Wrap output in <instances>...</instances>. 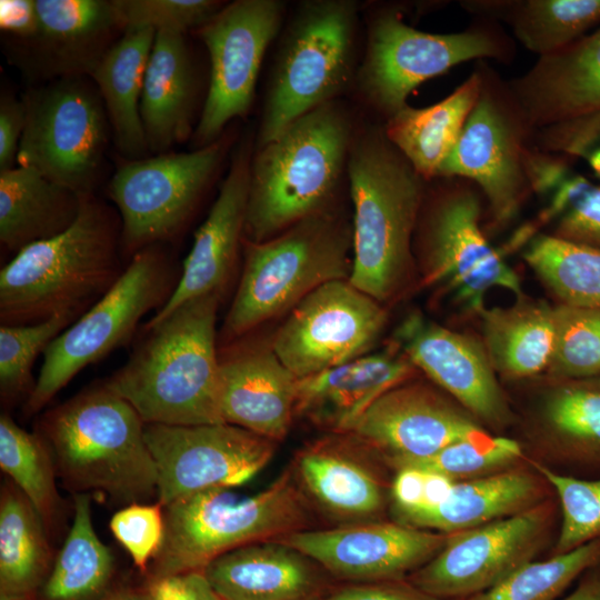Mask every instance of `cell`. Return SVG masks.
<instances>
[{
    "instance_id": "obj_1",
    "label": "cell",
    "mask_w": 600,
    "mask_h": 600,
    "mask_svg": "<svg viewBox=\"0 0 600 600\" xmlns=\"http://www.w3.org/2000/svg\"><path fill=\"white\" fill-rule=\"evenodd\" d=\"M219 293L191 299L157 323L106 383L146 424L223 422L219 411Z\"/></svg>"
},
{
    "instance_id": "obj_2",
    "label": "cell",
    "mask_w": 600,
    "mask_h": 600,
    "mask_svg": "<svg viewBox=\"0 0 600 600\" xmlns=\"http://www.w3.org/2000/svg\"><path fill=\"white\" fill-rule=\"evenodd\" d=\"M353 121L337 100L298 118L251 158L244 239L269 240L328 211L347 174Z\"/></svg>"
},
{
    "instance_id": "obj_3",
    "label": "cell",
    "mask_w": 600,
    "mask_h": 600,
    "mask_svg": "<svg viewBox=\"0 0 600 600\" xmlns=\"http://www.w3.org/2000/svg\"><path fill=\"white\" fill-rule=\"evenodd\" d=\"M146 423L106 381L47 411L40 421L63 483L74 493L100 491L122 503L158 493Z\"/></svg>"
},
{
    "instance_id": "obj_4",
    "label": "cell",
    "mask_w": 600,
    "mask_h": 600,
    "mask_svg": "<svg viewBox=\"0 0 600 600\" xmlns=\"http://www.w3.org/2000/svg\"><path fill=\"white\" fill-rule=\"evenodd\" d=\"M347 177L353 203L348 280L381 303L401 290L411 271L423 178L374 128L354 136Z\"/></svg>"
},
{
    "instance_id": "obj_5",
    "label": "cell",
    "mask_w": 600,
    "mask_h": 600,
    "mask_svg": "<svg viewBox=\"0 0 600 600\" xmlns=\"http://www.w3.org/2000/svg\"><path fill=\"white\" fill-rule=\"evenodd\" d=\"M122 271L114 220L86 194L66 231L23 248L1 269V324H32L61 314L78 319Z\"/></svg>"
},
{
    "instance_id": "obj_6",
    "label": "cell",
    "mask_w": 600,
    "mask_h": 600,
    "mask_svg": "<svg viewBox=\"0 0 600 600\" xmlns=\"http://www.w3.org/2000/svg\"><path fill=\"white\" fill-rule=\"evenodd\" d=\"M239 284L220 331L224 346L292 309L318 287L349 279L352 227L332 210L310 216L280 234L243 238Z\"/></svg>"
},
{
    "instance_id": "obj_7",
    "label": "cell",
    "mask_w": 600,
    "mask_h": 600,
    "mask_svg": "<svg viewBox=\"0 0 600 600\" xmlns=\"http://www.w3.org/2000/svg\"><path fill=\"white\" fill-rule=\"evenodd\" d=\"M164 510V537L152 560L151 578L203 571L243 546L304 530L309 511L290 471L251 494L211 488L188 494Z\"/></svg>"
},
{
    "instance_id": "obj_8",
    "label": "cell",
    "mask_w": 600,
    "mask_h": 600,
    "mask_svg": "<svg viewBox=\"0 0 600 600\" xmlns=\"http://www.w3.org/2000/svg\"><path fill=\"white\" fill-rule=\"evenodd\" d=\"M357 20L358 6L351 0L299 4L276 54L257 148L346 90L352 79Z\"/></svg>"
},
{
    "instance_id": "obj_9",
    "label": "cell",
    "mask_w": 600,
    "mask_h": 600,
    "mask_svg": "<svg viewBox=\"0 0 600 600\" xmlns=\"http://www.w3.org/2000/svg\"><path fill=\"white\" fill-rule=\"evenodd\" d=\"M174 287L171 266L154 246L134 253L109 291L47 347L26 412L41 410L82 369L127 343Z\"/></svg>"
},
{
    "instance_id": "obj_10",
    "label": "cell",
    "mask_w": 600,
    "mask_h": 600,
    "mask_svg": "<svg viewBox=\"0 0 600 600\" xmlns=\"http://www.w3.org/2000/svg\"><path fill=\"white\" fill-rule=\"evenodd\" d=\"M17 163L90 194L107 142L106 112L83 82L66 79L30 93Z\"/></svg>"
},
{
    "instance_id": "obj_11",
    "label": "cell",
    "mask_w": 600,
    "mask_h": 600,
    "mask_svg": "<svg viewBox=\"0 0 600 600\" xmlns=\"http://www.w3.org/2000/svg\"><path fill=\"white\" fill-rule=\"evenodd\" d=\"M499 52L496 39L486 31L429 33L406 24L397 13H381L368 32L358 84L370 106L390 118L422 82L460 62Z\"/></svg>"
},
{
    "instance_id": "obj_12",
    "label": "cell",
    "mask_w": 600,
    "mask_h": 600,
    "mask_svg": "<svg viewBox=\"0 0 600 600\" xmlns=\"http://www.w3.org/2000/svg\"><path fill=\"white\" fill-rule=\"evenodd\" d=\"M222 158L218 141L191 152L119 167L109 194L119 209L120 240L133 254L172 238L184 224Z\"/></svg>"
},
{
    "instance_id": "obj_13",
    "label": "cell",
    "mask_w": 600,
    "mask_h": 600,
    "mask_svg": "<svg viewBox=\"0 0 600 600\" xmlns=\"http://www.w3.org/2000/svg\"><path fill=\"white\" fill-rule=\"evenodd\" d=\"M387 319L379 301L347 279L333 280L291 309L270 344L300 379L369 353Z\"/></svg>"
},
{
    "instance_id": "obj_14",
    "label": "cell",
    "mask_w": 600,
    "mask_h": 600,
    "mask_svg": "<svg viewBox=\"0 0 600 600\" xmlns=\"http://www.w3.org/2000/svg\"><path fill=\"white\" fill-rule=\"evenodd\" d=\"M144 436L157 467V498L162 507L202 490L247 483L276 449V441L227 422L149 423Z\"/></svg>"
},
{
    "instance_id": "obj_15",
    "label": "cell",
    "mask_w": 600,
    "mask_h": 600,
    "mask_svg": "<svg viewBox=\"0 0 600 600\" xmlns=\"http://www.w3.org/2000/svg\"><path fill=\"white\" fill-rule=\"evenodd\" d=\"M284 4L277 0H238L200 28L209 52L210 83L196 139L216 142L223 128L250 109L264 53L277 37Z\"/></svg>"
},
{
    "instance_id": "obj_16",
    "label": "cell",
    "mask_w": 600,
    "mask_h": 600,
    "mask_svg": "<svg viewBox=\"0 0 600 600\" xmlns=\"http://www.w3.org/2000/svg\"><path fill=\"white\" fill-rule=\"evenodd\" d=\"M480 202L470 191H454L429 211L421 234L423 281L448 292L461 308L479 314L493 288L524 296L520 278L489 243L480 221Z\"/></svg>"
},
{
    "instance_id": "obj_17",
    "label": "cell",
    "mask_w": 600,
    "mask_h": 600,
    "mask_svg": "<svg viewBox=\"0 0 600 600\" xmlns=\"http://www.w3.org/2000/svg\"><path fill=\"white\" fill-rule=\"evenodd\" d=\"M514 91L530 123L551 127V149L584 157L600 142V26L541 57Z\"/></svg>"
},
{
    "instance_id": "obj_18",
    "label": "cell",
    "mask_w": 600,
    "mask_h": 600,
    "mask_svg": "<svg viewBox=\"0 0 600 600\" xmlns=\"http://www.w3.org/2000/svg\"><path fill=\"white\" fill-rule=\"evenodd\" d=\"M544 524V510L530 507L456 533L417 573L416 584L437 597L482 592L529 561Z\"/></svg>"
},
{
    "instance_id": "obj_19",
    "label": "cell",
    "mask_w": 600,
    "mask_h": 600,
    "mask_svg": "<svg viewBox=\"0 0 600 600\" xmlns=\"http://www.w3.org/2000/svg\"><path fill=\"white\" fill-rule=\"evenodd\" d=\"M279 540L342 579L399 577L441 549L448 538L393 523H361L300 530Z\"/></svg>"
},
{
    "instance_id": "obj_20",
    "label": "cell",
    "mask_w": 600,
    "mask_h": 600,
    "mask_svg": "<svg viewBox=\"0 0 600 600\" xmlns=\"http://www.w3.org/2000/svg\"><path fill=\"white\" fill-rule=\"evenodd\" d=\"M346 434L389 454L393 462L489 436L439 394L417 384H399L383 393Z\"/></svg>"
},
{
    "instance_id": "obj_21",
    "label": "cell",
    "mask_w": 600,
    "mask_h": 600,
    "mask_svg": "<svg viewBox=\"0 0 600 600\" xmlns=\"http://www.w3.org/2000/svg\"><path fill=\"white\" fill-rule=\"evenodd\" d=\"M394 338L416 368L471 413L492 424L506 422L508 407L483 344L418 311L401 321Z\"/></svg>"
},
{
    "instance_id": "obj_22",
    "label": "cell",
    "mask_w": 600,
    "mask_h": 600,
    "mask_svg": "<svg viewBox=\"0 0 600 600\" xmlns=\"http://www.w3.org/2000/svg\"><path fill=\"white\" fill-rule=\"evenodd\" d=\"M438 176L477 182L498 223L508 222L518 211L529 181L524 149L514 123L483 87Z\"/></svg>"
},
{
    "instance_id": "obj_23",
    "label": "cell",
    "mask_w": 600,
    "mask_h": 600,
    "mask_svg": "<svg viewBox=\"0 0 600 600\" xmlns=\"http://www.w3.org/2000/svg\"><path fill=\"white\" fill-rule=\"evenodd\" d=\"M298 378L271 348L239 338L219 353V411L223 422L268 438L289 430Z\"/></svg>"
},
{
    "instance_id": "obj_24",
    "label": "cell",
    "mask_w": 600,
    "mask_h": 600,
    "mask_svg": "<svg viewBox=\"0 0 600 600\" xmlns=\"http://www.w3.org/2000/svg\"><path fill=\"white\" fill-rule=\"evenodd\" d=\"M251 148L244 142L233 156L230 170L209 214L194 234L176 287L150 327L182 303L210 293H221L233 270L244 237Z\"/></svg>"
},
{
    "instance_id": "obj_25",
    "label": "cell",
    "mask_w": 600,
    "mask_h": 600,
    "mask_svg": "<svg viewBox=\"0 0 600 600\" xmlns=\"http://www.w3.org/2000/svg\"><path fill=\"white\" fill-rule=\"evenodd\" d=\"M414 368L394 343L382 351L300 378L294 416L337 433H347L379 397L401 384Z\"/></svg>"
},
{
    "instance_id": "obj_26",
    "label": "cell",
    "mask_w": 600,
    "mask_h": 600,
    "mask_svg": "<svg viewBox=\"0 0 600 600\" xmlns=\"http://www.w3.org/2000/svg\"><path fill=\"white\" fill-rule=\"evenodd\" d=\"M313 562L279 540H268L229 551L203 572L223 600H321Z\"/></svg>"
},
{
    "instance_id": "obj_27",
    "label": "cell",
    "mask_w": 600,
    "mask_h": 600,
    "mask_svg": "<svg viewBox=\"0 0 600 600\" xmlns=\"http://www.w3.org/2000/svg\"><path fill=\"white\" fill-rule=\"evenodd\" d=\"M193 92V69L183 33L156 32L140 100L149 149L164 151L188 137Z\"/></svg>"
},
{
    "instance_id": "obj_28",
    "label": "cell",
    "mask_w": 600,
    "mask_h": 600,
    "mask_svg": "<svg viewBox=\"0 0 600 600\" xmlns=\"http://www.w3.org/2000/svg\"><path fill=\"white\" fill-rule=\"evenodd\" d=\"M83 196L31 168L17 166L1 171V243L17 253L62 233L76 221Z\"/></svg>"
},
{
    "instance_id": "obj_29",
    "label": "cell",
    "mask_w": 600,
    "mask_h": 600,
    "mask_svg": "<svg viewBox=\"0 0 600 600\" xmlns=\"http://www.w3.org/2000/svg\"><path fill=\"white\" fill-rule=\"evenodd\" d=\"M472 74L443 100L426 108L408 104L388 118L384 134L419 176L432 178L454 147L482 91Z\"/></svg>"
},
{
    "instance_id": "obj_30",
    "label": "cell",
    "mask_w": 600,
    "mask_h": 600,
    "mask_svg": "<svg viewBox=\"0 0 600 600\" xmlns=\"http://www.w3.org/2000/svg\"><path fill=\"white\" fill-rule=\"evenodd\" d=\"M479 317L494 371L522 379L547 370L556 336L554 307L523 296L506 308H484Z\"/></svg>"
},
{
    "instance_id": "obj_31",
    "label": "cell",
    "mask_w": 600,
    "mask_h": 600,
    "mask_svg": "<svg viewBox=\"0 0 600 600\" xmlns=\"http://www.w3.org/2000/svg\"><path fill=\"white\" fill-rule=\"evenodd\" d=\"M152 29L124 30L90 70L113 128L118 147L138 154L147 147L140 117L144 73L153 46Z\"/></svg>"
},
{
    "instance_id": "obj_32",
    "label": "cell",
    "mask_w": 600,
    "mask_h": 600,
    "mask_svg": "<svg viewBox=\"0 0 600 600\" xmlns=\"http://www.w3.org/2000/svg\"><path fill=\"white\" fill-rule=\"evenodd\" d=\"M537 492L538 486L528 473L503 472L454 483L442 503L403 519L417 527L448 532L473 529L526 510Z\"/></svg>"
},
{
    "instance_id": "obj_33",
    "label": "cell",
    "mask_w": 600,
    "mask_h": 600,
    "mask_svg": "<svg viewBox=\"0 0 600 600\" xmlns=\"http://www.w3.org/2000/svg\"><path fill=\"white\" fill-rule=\"evenodd\" d=\"M48 530L28 498L13 484L0 500L1 598L26 599L46 574L51 558Z\"/></svg>"
},
{
    "instance_id": "obj_34",
    "label": "cell",
    "mask_w": 600,
    "mask_h": 600,
    "mask_svg": "<svg viewBox=\"0 0 600 600\" xmlns=\"http://www.w3.org/2000/svg\"><path fill=\"white\" fill-rule=\"evenodd\" d=\"M524 167L531 187L550 193L541 220L554 222L552 236L600 249V186L571 173L559 161L524 152Z\"/></svg>"
},
{
    "instance_id": "obj_35",
    "label": "cell",
    "mask_w": 600,
    "mask_h": 600,
    "mask_svg": "<svg viewBox=\"0 0 600 600\" xmlns=\"http://www.w3.org/2000/svg\"><path fill=\"white\" fill-rule=\"evenodd\" d=\"M113 571V556L96 533L88 493H74L73 521L43 584L44 600H94Z\"/></svg>"
},
{
    "instance_id": "obj_36",
    "label": "cell",
    "mask_w": 600,
    "mask_h": 600,
    "mask_svg": "<svg viewBox=\"0 0 600 600\" xmlns=\"http://www.w3.org/2000/svg\"><path fill=\"white\" fill-rule=\"evenodd\" d=\"M298 468L309 492L337 516L363 518L382 504L380 486L372 473L338 449L326 444L308 449L300 454Z\"/></svg>"
},
{
    "instance_id": "obj_37",
    "label": "cell",
    "mask_w": 600,
    "mask_h": 600,
    "mask_svg": "<svg viewBox=\"0 0 600 600\" xmlns=\"http://www.w3.org/2000/svg\"><path fill=\"white\" fill-rule=\"evenodd\" d=\"M522 257L560 303L600 308V249L541 233Z\"/></svg>"
},
{
    "instance_id": "obj_38",
    "label": "cell",
    "mask_w": 600,
    "mask_h": 600,
    "mask_svg": "<svg viewBox=\"0 0 600 600\" xmlns=\"http://www.w3.org/2000/svg\"><path fill=\"white\" fill-rule=\"evenodd\" d=\"M557 380L541 404L542 426L573 457L600 463V377Z\"/></svg>"
},
{
    "instance_id": "obj_39",
    "label": "cell",
    "mask_w": 600,
    "mask_h": 600,
    "mask_svg": "<svg viewBox=\"0 0 600 600\" xmlns=\"http://www.w3.org/2000/svg\"><path fill=\"white\" fill-rule=\"evenodd\" d=\"M0 467L32 503L49 531L60 507L52 453L41 434L27 432L4 413L0 418Z\"/></svg>"
},
{
    "instance_id": "obj_40",
    "label": "cell",
    "mask_w": 600,
    "mask_h": 600,
    "mask_svg": "<svg viewBox=\"0 0 600 600\" xmlns=\"http://www.w3.org/2000/svg\"><path fill=\"white\" fill-rule=\"evenodd\" d=\"M516 37L541 57L576 42L600 26V0H529L514 2Z\"/></svg>"
},
{
    "instance_id": "obj_41",
    "label": "cell",
    "mask_w": 600,
    "mask_h": 600,
    "mask_svg": "<svg viewBox=\"0 0 600 600\" xmlns=\"http://www.w3.org/2000/svg\"><path fill=\"white\" fill-rule=\"evenodd\" d=\"M36 8L37 38L66 63L119 27L111 1L36 0Z\"/></svg>"
},
{
    "instance_id": "obj_42",
    "label": "cell",
    "mask_w": 600,
    "mask_h": 600,
    "mask_svg": "<svg viewBox=\"0 0 600 600\" xmlns=\"http://www.w3.org/2000/svg\"><path fill=\"white\" fill-rule=\"evenodd\" d=\"M600 563V539L540 562H526L472 600H554L580 573Z\"/></svg>"
},
{
    "instance_id": "obj_43",
    "label": "cell",
    "mask_w": 600,
    "mask_h": 600,
    "mask_svg": "<svg viewBox=\"0 0 600 600\" xmlns=\"http://www.w3.org/2000/svg\"><path fill=\"white\" fill-rule=\"evenodd\" d=\"M556 336L547 368L554 379L600 374V308L554 307Z\"/></svg>"
},
{
    "instance_id": "obj_44",
    "label": "cell",
    "mask_w": 600,
    "mask_h": 600,
    "mask_svg": "<svg viewBox=\"0 0 600 600\" xmlns=\"http://www.w3.org/2000/svg\"><path fill=\"white\" fill-rule=\"evenodd\" d=\"M74 320L72 316H54L32 324L0 327V390L6 401L30 394L31 370L36 358Z\"/></svg>"
},
{
    "instance_id": "obj_45",
    "label": "cell",
    "mask_w": 600,
    "mask_h": 600,
    "mask_svg": "<svg viewBox=\"0 0 600 600\" xmlns=\"http://www.w3.org/2000/svg\"><path fill=\"white\" fill-rule=\"evenodd\" d=\"M537 469L551 482L561 501L563 520L558 553L600 539V478L583 480L556 473L540 464Z\"/></svg>"
},
{
    "instance_id": "obj_46",
    "label": "cell",
    "mask_w": 600,
    "mask_h": 600,
    "mask_svg": "<svg viewBox=\"0 0 600 600\" xmlns=\"http://www.w3.org/2000/svg\"><path fill=\"white\" fill-rule=\"evenodd\" d=\"M521 454L517 441L487 436L480 439L458 441L424 458L394 462L399 468L414 467L434 471L450 478L471 476L503 466Z\"/></svg>"
},
{
    "instance_id": "obj_47",
    "label": "cell",
    "mask_w": 600,
    "mask_h": 600,
    "mask_svg": "<svg viewBox=\"0 0 600 600\" xmlns=\"http://www.w3.org/2000/svg\"><path fill=\"white\" fill-rule=\"evenodd\" d=\"M118 26L124 30L152 29L184 33L201 28L219 10L217 1L209 0H113Z\"/></svg>"
},
{
    "instance_id": "obj_48",
    "label": "cell",
    "mask_w": 600,
    "mask_h": 600,
    "mask_svg": "<svg viewBox=\"0 0 600 600\" xmlns=\"http://www.w3.org/2000/svg\"><path fill=\"white\" fill-rule=\"evenodd\" d=\"M157 502L130 503L117 511L110 520V529L118 542L127 550L134 564L146 571L150 560L158 553L164 537V510Z\"/></svg>"
},
{
    "instance_id": "obj_49",
    "label": "cell",
    "mask_w": 600,
    "mask_h": 600,
    "mask_svg": "<svg viewBox=\"0 0 600 600\" xmlns=\"http://www.w3.org/2000/svg\"><path fill=\"white\" fill-rule=\"evenodd\" d=\"M144 600H223L213 589L203 571L151 578L146 587Z\"/></svg>"
},
{
    "instance_id": "obj_50",
    "label": "cell",
    "mask_w": 600,
    "mask_h": 600,
    "mask_svg": "<svg viewBox=\"0 0 600 600\" xmlns=\"http://www.w3.org/2000/svg\"><path fill=\"white\" fill-rule=\"evenodd\" d=\"M26 123V104L13 98L0 103V172L14 168Z\"/></svg>"
},
{
    "instance_id": "obj_51",
    "label": "cell",
    "mask_w": 600,
    "mask_h": 600,
    "mask_svg": "<svg viewBox=\"0 0 600 600\" xmlns=\"http://www.w3.org/2000/svg\"><path fill=\"white\" fill-rule=\"evenodd\" d=\"M1 30L20 38H37L39 19L36 0H1Z\"/></svg>"
},
{
    "instance_id": "obj_52",
    "label": "cell",
    "mask_w": 600,
    "mask_h": 600,
    "mask_svg": "<svg viewBox=\"0 0 600 600\" xmlns=\"http://www.w3.org/2000/svg\"><path fill=\"white\" fill-rule=\"evenodd\" d=\"M424 472L414 467L399 468L392 494L401 514L418 509L423 499Z\"/></svg>"
},
{
    "instance_id": "obj_53",
    "label": "cell",
    "mask_w": 600,
    "mask_h": 600,
    "mask_svg": "<svg viewBox=\"0 0 600 600\" xmlns=\"http://www.w3.org/2000/svg\"><path fill=\"white\" fill-rule=\"evenodd\" d=\"M423 472H424V486H423L422 503L418 509L411 512L401 514L402 517L410 513L436 508L448 498V496L450 494L454 486L453 479L446 474L438 473L434 471H429V470H423Z\"/></svg>"
},
{
    "instance_id": "obj_54",
    "label": "cell",
    "mask_w": 600,
    "mask_h": 600,
    "mask_svg": "<svg viewBox=\"0 0 600 600\" xmlns=\"http://www.w3.org/2000/svg\"><path fill=\"white\" fill-rule=\"evenodd\" d=\"M321 600H412L402 594L373 587H350Z\"/></svg>"
},
{
    "instance_id": "obj_55",
    "label": "cell",
    "mask_w": 600,
    "mask_h": 600,
    "mask_svg": "<svg viewBox=\"0 0 600 600\" xmlns=\"http://www.w3.org/2000/svg\"><path fill=\"white\" fill-rule=\"evenodd\" d=\"M563 600H600V579H589L582 582Z\"/></svg>"
},
{
    "instance_id": "obj_56",
    "label": "cell",
    "mask_w": 600,
    "mask_h": 600,
    "mask_svg": "<svg viewBox=\"0 0 600 600\" xmlns=\"http://www.w3.org/2000/svg\"><path fill=\"white\" fill-rule=\"evenodd\" d=\"M584 159L600 179V142L584 157Z\"/></svg>"
},
{
    "instance_id": "obj_57",
    "label": "cell",
    "mask_w": 600,
    "mask_h": 600,
    "mask_svg": "<svg viewBox=\"0 0 600 600\" xmlns=\"http://www.w3.org/2000/svg\"><path fill=\"white\" fill-rule=\"evenodd\" d=\"M99 600H144L143 597H137L132 593L118 592L107 597H103Z\"/></svg>"
},
{
    "instance_id": "obj_58",
    "label": "cell",
    "mask_w": 600,
    "mask_h": 600,
    "mask_svg": "<svg viewBox=\"0 0 600 600\" xmlns=\"http://www.w3.org/2000/svg\"><path fill=\"white\" fill-rule=\"evenodd\" d=\"M1 600H26V599H17V598H1Z\"/></svg>"
}]
</instances>
